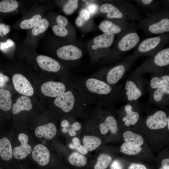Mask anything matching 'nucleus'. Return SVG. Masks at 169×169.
<instances>
[{
	"instance_id": "obj_32",
	"label": "nucleus",
	"mask_w": 169,
	"mask_h": 169,
	"mask_svg": "<svg viewBox=\"0 0 169 169\" xmlns=\"http://www.w3.org/2000/svg\"><path fill=\"white\" fill-rule=\"evenodd\" d=\"M68 159L71 164L77 166H83L87 163V160L85 157L76 152L71 154Z\"/></svg>"
},
{
	"instance_id": "obj_51",
	"label": "nucleus",
	"mask_w": 169,
	"mask_h": 169,
	"mask_svg": "<svg viewBox=\"0 0 169 169\" xmlns=\"http://www.w3.org/2000/svg\"><path fill=\"white\" fill-rule=\"evenodd\" d=\"M72 141L73 144L76 147V149L78 146L81 145L79 140L77 137L73 138L72 139Z\"/></svg>"
},
{
	"instance_id": "obj_4",
	"label": "nucleus",
	"mask_w": 169,
	"mask_h": 169,
	"mask_svg": "<svg viewBox=\"0 0 169 169\" xmlns=\"http://www.w3.org/2000/svg\"><path fill=\"white\" fill-rule=\"evenodd\" d=\"M148 34H161L169 32V13L167 9L153 12L148 17L139 21L136 28Z\"/></svg>"
},
{
	"instance_id": "obj_13",
	"label": "nucleus",
	"mask_w": 169,
	"mask_h": 169,
	"mask_svg": "<svg viewBox=\"0 0 169 169\" xmlns=\"http://www.w3.org/2000/svg\"><path fill=\"white\" fill-rule=\"evenodd\" d=\"M149 100L152 103L160 106L169 103V85H161L149 92Z\"/></svg>"
},
{
	"instance_id": "obj_28",
	"label": "nucleus",
	"mask_w": 169,
	"mask_h": 169,
	"mask_svg": "<svg viewBox=\"0 0 169 169\" xmlns=\"http://www.w3.org/2000/svg\"><path fill=\"white\" fill-rule=\"evenodd\" d=\"M13 150L11 144L6 137L0 139V156L5 161H8L13 157Z\"/></svg>"
},
{
	"instance_id": "obj_5",
	"label": "nucleus",
	"mask_w": 169,
	"mask_h": 169,
	"mask_svg": "<svg viewBox=\"0 0 169 169\" xmlns=\"http://www.w3.org/2000/svg\"><path fill=\"white\" fill-rule=\"evenodd\" d=\"M148 82L143 75L132 72L122 87H119L122 100L126 103L138 101L145 93Z\"/></svg>"
},
{
	"instance_id": "obj_18",
	"label": "nucleus",
	"mask_w": 169,
	"mask_h": 169,
	"mask_svg": "<svg viewBox=\"0 0 169 169\" xmlns=\"http://www.w3.org/2000/svg\"><path fill=\"white\" fill-rule=\"evenodd\" d=\"M150 74V78L147 86L148 92L161 85H169V69L160 71Z\"/></svg>"
},
{
	"instance_id": "obj_33",
	"label": "nucleus",
	"mask_w": 169,
	"mask_h": 169,
	"mask_svg": "<svg viewBox=\"0 0 169 169\" xmlns=\"http://www.w3.org/2000/svg\"><path fill=\"white\" fill-rule=\"evenodd\" d=\"M112 160V157L106 154H101L99 156L94 169H105Z\"/></svg>"
},
{
	"instance_id": "obj_54",
	"label": "nucleus",
	"mask_w": 169,
	"mask_h": 169,
	"mask_svg": "<svg viewBox=\"0 0 169 169\" xmlns=\"http://www.w3.org/2000/svg\"><path fill=\"white\" fill-rule=\"evenodd\" d=\"M62 132L64 133H66L67 132V130L66 128H63L62 130Z\"/></svg>"
},
{
	"instance_id": "obj_34",
	"label": "nucleus",
	"mask_w": 169,
	"mask_h": 169,
	"mask_svg": "<svg viewBox=\"0 0 169 169\" xmlns=\"http://www.w3.org/2000/svg\"><path fill=\"white\" fill-rule=\"evenodd\" d=\"M141 147H136L130 145L126 143L122 144L120 146V151L129 155H134L139 153L141 151Z\"/></svg>"
},
{
	"instance_id": "obj_24",
	"label": "nucleus",
	"mask_w": 169,
	"mask_h": 169,
	"mask_svg": "<svg viewBox=\"0 0 169 169\" xmlns=\"http://www.w3.org/2000/svg\"><path fill=\"white\" fill-rule=\"evenodd\" d=\"M21 5L19 2L16 0L0 1V18L14 14L18 10Z\"/></svg>"
},
{
	"instance_id": "obj_39",
	"label": "nucleus",
	"mask_w": 169,
	"mask_h": 169,
	"mask_svg": "<svg viewBox=\"0 0 169 169\" xmlns=\"http://www.w3.org/2000/svg\"><path fill=\"white\" fill-rule=\"evenodd\" d=\"M140 5L144 7L150 8L154 11L157 7L155 1L153 0H136Z\"/></svg>"
},
{
	"instance_id": "obj_45",
	"label": "nucleus",
	"mask_w": 169,
	"mask_h": 169,
	"mask_svg": "<svg viewBox=\"0 0 169 169\" xmlns=\"http://www.w3.org/2000/svg\"><path fill=\"white\" fill-rule=\"evenodd\" d=\"M110 168L111 169H123V167L119 161L115 160L111 164Z\"/></svg>"
},
{
	"instance_id": "obj_41",
	"label": "nucleus",
	"mask_w": 169,
	"mask_h": 169,
	"mask_svg": "<svg viewBox=\"0 0 169 169\" xmlns=\"http://www.w3.org/2000/svg\"><path fill=\"white\" fill-rule=\"evenodd\" d=\"M79 16L86 21L90 18V13L87 9H83L79 12Z\"/></svg>"
},
{
	"instance_id": "obj_50",
	"label": "nucleus",
	"mask_w": 169,
	"mask_h": 169,
	"mask_svg": "<svg viewBox=\"0 0 169 169\" xmlns=\"http://www.w3.org/2000/svg\"><path fill=\"white\" fill-rule=\"evenodd\" d=\"M61 125L63 128H68L70 124L68 120L64 119L62 121Z\"/></svg>"
},
{
	"instance_id": "obj_52",
	"label": "nucleus",
	"mask_w": 169,
	"mask_h": 169,
	"mask_svg": "<svg viewBox=\"0 0 169 169\" xmlns=\"http://www.w3.org/2000/svg\"><path fill=\"white\" fill-rule=\"evenodd\" d=\"M69 135L71 136H74L76 134V132L75 131L72 130L71 128L67 130Z\"/></svg>"
},
{
	"instance_id": "obj_23",
	"label": "nucleus",
	"mask_w": 169,
	"mask_h": 169,
	"mask_svg": "<svg viewBox=\"0 0 169 169\" xmlns=\"http://www.w3.org/2000/svg\"><path fill=\"white\" fill-rule=\"evenodd\" d=\"M32 155L33 159L40 166H45L49 162V152L47 148L43 144H39L35 146Z\"/></svg>"
},
{
	"instance_id": "obj_1",
	"label": "nucleus",
	"mask_w": 169,
	"mask_h": 169,
	"mask_svg": "<svg viewBox=\"0 0 169 169\" xmlns=\"http://www.w3.org/2000/svg\"><path fill=\"white\" fill-rule=\"evenodd\" d=\"M74 89L88 104L110 106L122 100L121 90L117 85H111L92 77L72 76Z\"/></svg>"
},
{
	"instance_id": "obj_37",
	"label": "nucleus",
	"mask_w": 169,
	"mask_h": 169,
	"mask_svg": "<svg viewBox=\"0 0 169 169\" xmlns=\"http://www.w3.org/2000/svg\"><path fill=\"white\" fill-rule=\"evenodd\" d=\"M0 18V41L7 38L10 31V26L3 22Z\"/></svg>"
},
{
	"instance_id": "obj_40",
	"label": "nucleus",
	"mask_w": 169,
	"mask_h": 169,
	"mask_svg": "<svg viewBox=\"0 0 169 169\" xmlns=\"http://www.w3.org/2000/svg\"><path fill=\"white\" fill-rule=\"evenodd\" d=\"M56 22L57 25L64 27L68 23L67 19L64 16L61 15L57 16L56 18Z\"/></svg>"
},
{
	"instance_id": "obj_46",
	"label": "nucleus",
	"mask_w": 169,
	"mask_h": 169,
	"mask_svg": "<svg viewBox=\"0 0 169 169\" xmlns=\"http://www.w3.org/2000/svg\"><path fill=\"white\" fill-rule=\"evenodd\" d=\"M71 129L73 130L79 131L81 128V125L78 122L75 121L74 122L72 125H70Z\"/></svg>"
},
{
	"instance_id": "obj_25",
	"label": "nucleus",
	"mask_w": 169,
	"mask_h": 169,
	"mask_svg": "<svg viewBox=\"0 0 169 169\" xmlns=\"http://www.w3.org/2000/svg\"><path fill=\"white\" fill-rule=\"evenodd\" d=\"M56 133V128L52 123L39 126L36 128L35 131V135L37 137L41 138L43 136L49 140L53 139Z\"/></svg>"
},
{
	"instance_id": "obj_31",
	"label": "nucleus",
	"mask_w": 169,
	"mask_h": 169,
	"mask_svg": "<svg viewBox=\"0 0 169 169\" xmlns=\"http://www.w3.org/2000/svg\"><path fill=\"white\" fill-rule=\"evenodd\" d=\"M83 142L88 151H91L99 146L101 143V141L97 136H86L83 139Z\"/></svg>"
},
{
	"instance_id": "obj_29",
	"label": "nucleus",
	"mask_w": 169,
	"mask_h": 169,
	"mask_svg": "<svg viewBox=\"0 0 169 169\" xmlns=\"http://www.w3.org/2000/svg\"><path fill=\"white\" fill-rule=\"evenodd\" d=\"M123 136L126 143L133 146L140 147L144 142L143 138L141 135L131 131L125 132Z\"/></svg>"
},
{
	"instance_id": "obj_20",
	"label": "nucleus",
	"mask_w": 169,
	"mask_h": 169,
	"mask_svg": "<svg viewBox=\"0 0 169 169\" xmlns=\"http://www.w3.org/2000/svg\"><path fill=\"white\" fill-rule=\"evenodd\" d=\"M18 138L21 145L14 148L13 154L16 158L20 160L24 158L30 154L32 148L31 146L27 144L28 138L27 135L24 133H20Z\"/></svg>"
},
{
	"instance_id": "obj_44",
	"label": "nucleus",
	"mask_w": 169,
	"mask_h": 169,
	"mask_svg": "<svg viewBox=\"0 0 169 169\" xmlns=\"http://www.w3.org/2000/svg\"><path fill=\"white\" fill-rule=\"evenodd\" d=\"M128 169H148L143 165L138 163H133L131 164Z\"/></svg>"
},
{
	"instance_id": "obj_11",
	"label": "nucleus",
	"mask_w": 169,
	"mask_h": 169,
	"mask_svg": "<svg viewBox=\"0 0 169 169\" xmlns=\"http://www.w3.org/2000/svg\"><path fill=\"white\" fill-rule=\"evenodd\" d=\"M72 86V80H63L61 81L49 80L42 85L41 90L45 96L55 98Z\"/></svg>"
},
{
	"instance_id": "obj_17",
	"label": "nucleus",
	"mask_w": 169,
	"mask_h": 169,
	"mask_svg": "<svg viewBox=\"0 0 169 169\" xmlns=\"http://www.w3.org/2000/svg\"><path fill=\"white\" fill-rule=\"evenodd\" d=\"M48 20L43 18L40 21L31 29L29 30L28 33L25 39V43L28 45L36 44L37 39L47 29L49 26Z\"/></svg>"
},
{
	"instance_id": "obj_15",
	"label": "nucleus",
	"mask_w": 169,
	"mask_h": 169,
	"mask_svg": "<svg viewBox=\"0 0 169 169\" xmlns=\"http://www.w3.org/2000/svg\"><path fill=\"white\" fill-rule=\"evenodd\" d=\"M169 117L166 112L162 110H158L147 118L146 124L149 128L159 129L165 127L167 125Z\"/></svg>"
},
{
	"instance_id": "obj_30",
	"label": "nucleus",
	"mask_w": 169,
	"mask_h": 169,
	"mask_svg": "<svg viewBox=\"0 0 169 169\" xmlns=\"http://www.w3.org/2000/svg\"><path fill=\"white\" fill-rule=\"evenodd\" d=\"M11 94L9 90L0 89V108L8 111L10 110L12 105Z\"/></svg>"
},
{
	"instance_id": "obj_22",
	"label": "nucleus",
	"mask_w": 169,
	"mask_h": 169,
	"mask_svg": "<svg viewBox=\"0 0 169 169\" xmlns=\"http://www.w3.org/2000/svg\"><path fill=\"white\" fill-rule=\"evenodd\" d=\"M115 35L109 33H103L96 37L93 40V50H107L111 46L114 41Z\"/></svg>"
},
{
	"instance_id": "obj_2",
	"label": "nucleus",
	"mask_w": 169,
	"mask_h": 169,
	"mask_svg": "<svg viewBox=\"0 0 169 169\" xmlns=\"http://www.w3.org/2000/svg\"><path fill=\"white\" fill-rule=\"evenodd\" d=\"M100 11L107 14L108 18L112 19H124L132 22L141 19L139 11L130 2L117 0L113 3L102 4Z\"/></svg>"
},
{
	"instance_id": "obj_8",
	"label": "nucleus",
	"mask_w": 169,
	"mask_h": 169,
	"mask_svg": "<svg viewBox=\"0 0 169 169\" xmlns=\"http://www.w3.org/2000/svg\"><path fill=\"white\" fill-rule=\"evenodd\" d=\"M169 40V35L167 33L146 38L139 44L131 56L135 60L141 56H151L164 49Z\"/></svg>"
},
{
	"instance_id": "obj_42",
	"label": "nucleus",
	"mask_w": 169,
	"mask_h": 169,
	"mask_svg": "<svg viewBox=\"0 0 169 169\" xmlns=\"http://www.w3.org/2000/svg\"><path fill=\"white\" fill-rule=\"evenodd\" d=\"M9 80V78L8 76L0 72V88L4 87Z\"/></svg>"
},
{
	"instance_id": "obj_14",
	"label": "nucleus",
	"mask_w": 169,
	"mask_h": 169,
	"mask_svg": "<svg viewBox=\"0 0 169 169\" xmlns=\"http://www.w3.org/2000/svg\"><path fill=\"white\" fill-rule=\"evenodd\" d=\"M56 54L57 57L62 60L72 62L80 59L82 53L77 47L70 44L59 48L56 51Z\"/></svg>"
},
{
	"instance_id": "obj_21",
	"label": "nucleus",
	"mask_w": 169,
	"mask_h": 169,
	"mask_svg": "<svg viewBox=\"0 0 169 169\" xmlns=\"http://www.w3.org/2000/svg\"><path fill=\"white\" fill-rule=\"evenodd\" d=\"M39 9L31 11V14L27 15L19 21L18 24L19 28L24 30H30L38 24L43 18Z\"/></svg>"
},
{
	"instance_id": "obj_48",
	"label": "nucleus",
	"mask_w": 169,
	"mask_h": 169,
	"mask_svg": "<svg viewBox=\"0 0 169 169\" xmlns=\"http://www.w3.org/2000/svg\"><path fill=\"white\" fill-rule=\"evenodd\" d=\"M161 165L163 168L169 169V159L166 158L163 159L161 161Z\"/></svg>"
},
{
	"instance_id": "obj_38",
	"label": "nucleus",
	"mask_w": 169,
	"mask_h": 169,
	"mask_svg": "<svg viewBox=\"0 0 169 169\" xmlns=\"http://www.w3.org/2000/svg\"><path fill=\"white\" fill-rule=\"evenodd\" d=\"M52 30L54 35L61 37L66 36L68 33V30L65 27L57 24L54 25L53 26Z\"/></svg>"
},
{
	"instance_id": "obj_3",
	"label": "nucleus",
	"mask_w": 169,
	"mask_h": 169,
	"mask_svg": "<svg viewBox=\"0 0 169 169\" xmlns=\"http://www.w3.org/2000/svg\"><path fill=\"white\" fill-rule=\"evenodd\" d=\"M136 60L131 55L114 65L102 69L90 76L111 85H116L131 68Z\"/></svg>"
},
{
	"instance_id": "obj_10",
	"label": "nucleus",
	"mask_w": 169,
	"mask_h": 169,
	"mask_svg": "<svg viewBox=\"0 0 169 169\" xmlns=\"http://www.w3.org/2000/svg\"><path fill=\"white\" fill-rule=\"evenodd\" d=\"M113 21L105 20L100 24L99 29L104 33H111L118 35L131 30L136 29L134 22L120 19H115Z\"/></svg>"
},
{
	"instance_id": "obj_35",
	"label": "nucleus",
	"mask_w": 169,
	"mask_h": 169,
	"mask_svg": "<svg viewBox=\"0 0 169 169\" xmlns=\"http://www.w3.org/2000/svg\"><path fill=\"white\" fill-rule=\"evenodd\" d=\"M15 43L11 39L7 38L0 41V51L7 54L13 49Z\"/></svg>"
},
{
	"instance_id": "obj_27",
	"label": "nucleus",
	"mask_w": 169,
	"mask_h": 169,
	"mask_svg": "<svg viewBox=\"0 0 169 169\" xmlns=\"http://www.w3.org/2000/svg\"><path fill=\"white\" fill-rule=\"evenodd\" d=\"M32 107L29 98L27 96L23 95L18 98L16 102L13 104L12 113L14 115H16L22 110H30Z\"/></svg>"
},
{
	"instance_id": "obj_9",
	"label": "nucleus",
	"mask_w": 169,
	"mask_h": 169,
	"mask_svg": "<svg viewBox=\"0 0 169 169\" xmlns=\"http://www.w3.org/2000/svg\"><path fill=\"white\" fill-rule=\"evenodd\" d=\"M140 38L136 29L118 35L113 51L109 56L112 60L120 59L125 53L135 48L140 42Z\"/></svg>"
},
{
	"instance_id": "obj_55",
	"label": "nucleus",
	"mask_w": 169,
	"mask_h": 169,
	"mask_svg": "<svg viewBox=\"0 0 169 169\" xmlns=\"http://www.w3.org/2000/svg\"><path fill=\"white\" fill-rule=\"evenodd\" d=\"M160 169H164V168H160Z\"/></svg>"
},
{
	"instance_id": "obj_16",
	"label": "nucleus",
	"mask_w": 169,
	"mask_h": 169,
	"mask_svg": "<svg viewBox=\"0 0 169 169\" xmlns=\"http://www.w3.org/2000/svg\"><path fill=\"white\" fill-rule=\"evenodd\" d=\"M13 84L15 90L24 95L30 96L34 93L33 89L27 79L20 74H14L12 77Z\"/></svg>"
},
{
	"instance_id": "obj_19",
	"label": "nucleus",
	"mask_w": 169,
	"mask_h": 169,
	"mask_svg": "<svg viewBox=\"0 0 169 169\" xmlns=\"http://www.w3.org/2000/svg\"><path fill=\"white\" fill-rule=\"evenodd\" d=\"M138 101L127 102L122 107L124 115L121 118V120L127 126L135 125L139 121L140 115L134 108Z\"/></svg>"
},
{
	"instance_id": "obj_49",
	"label": "nucleus",
	"mask_w": 169,
	"mask_h": 169,
	"mask_svg": "<svg viewBox=\"0 0 169 169\" xmlns=\"http://www.w3.org/2000/svg\"><path fill=\"white\" fill-rule=\"evenodd\" d=\"M85 22L84 20L79 16L76 19L75 23L78 26L80 27L84 24Z\"/></svg>"
},
{
	"instance_id": "obj_43",
	"label": "nucleus",
	"mask_w": 169,
	"mask_h": 169,
	"mask_svg": "<svg viewBox=\"0 0 169 169\" xmlns=\"http://www.w3.org/2000/svg\"><path fill=\"white\" fill-rule=\"evenodd\" d=\"M87 8L90 13L93 14L97 11L98 6L95 4H90L88 6Z\"/></svg>"
},
{
	"instance_id": "obj_7",
	"label": "nucleus",
	"mask_w": 169,
	"mask_h": 169,
	"mask_svg": "<svg viewBox=\"0 0 169 169\" xmlns=\"http://www.w3.org/2000/svg\"><path fill=\"white\" fill-rule=\"evenodd\" d=\"M169 48L167 47L149 56L133 72L142 75L145 73L151 74L169 69Z\"/></svg>"
},
{
	"instance_id": "obj_12",
	"label": "nucleus",
	"mask_w": 169,
	"mask_h": 169,
	"mask_svg": "<svg viewBox=\"0 0 169 169\" xmlns=\"http://www.w3.org/2000/svg\"><path fill=\"white\" fill-rule=\"evenodd\" d=\"M36 61L43 70L51 73H61L62 74L72 78V76L67 69H64L60 63L49 56L39 55L36 58Z\"/></svg>"
},
{
	"instance_id": "obj_6",
	"label": "nucleus",
	"mask_w": 169,
	"mask_h": 169,
	"mask_svg": "<svg viewBox=\"0 0 169 169\" xmlns=\"http://www.w3.org/2000/svg\"><path fill=\"white\" fill-rule=\"evenodd\" d=\"M54 98V105L65 114L70 113L75 110H83L88 105L73 86Z\"/></svg>"
},
{
	"instance_id": "obj_53",
	"label": "nucleus",
	"mask_w": 169,
	"mask_h": 169,
	"mask_svg": "<svg viewBox=\"0 0 169 169\" xmlns=\"http://www.w3.org/2000/svg\"><path fill=\"white\" fill-rule=\"evenodd\" d=\"M69 148L72 149H76V147L75 145L73 144H70L69 145Z\"/></svg>"
},
{
	"instance_id": "obj_47",
	"label": "nucleus",
	"mask_w": 169,
	"mask_h": 169,
	"mask_svg": "<svg viewBox=\"0 0 169 169\" xmlns=\"http://www.w3.org/2000/svg\"><path fill=\"white\" fill-rule=\"evenodd\" d=\"M76 149L83 154H86L88 153V150L84 146L80 145Z\"/></svg>"
},
{
	"instance_id": "obj_36",
	"label": "nucleus",
	"mask_w": 169,
	"mask_h": 169,
	"mask_svg": "<svg viewBox=\"0 0 169 169\" xmlns=\"http://www.w3.org/2000/svg\"><path fill=\"white\" fill-rule=\"evenodd\" d=\"M79 1L77 0H69L64 5L63 10L64 12L67 15L72 14L78 6Z\"/></svg>"
},
{
	"instance_id": "obj_26",
	"label": "nucleus",
	"mask_w": 169,
	"mask_h": 169,
	"mask_svg": "<svg viewBox=\"0 0 169 169\" xmlns=\"http://www.w3.org/2000/svg\"><path fill=\"white\" fill-rule=\"evenodd\" d=\"M99 127L101 133L104 135L109 131L115 134L118 130L117 121L114 116L110 115H107L105 117L104 121L100 123Z\"/></svg>"
}]
</instances>
